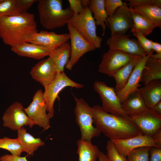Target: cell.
I'll return each mask as SVG.
<instances>
[{
    "instance_id": "f1b7e54d",
    "label": "cell",
    "mask_w": 161,
    "mask_h": 161,
    "mask_svg": "<svg viewBox=\"0 0 161 161\" xmlns=\"http://www.w3.org/2000/svg\"><path fill=\"white\" fill-rule=\"evenodd\" d=\"M129 8L133 21L131 31L133 33L138 31L145 37L150 34L156 27L132 8Z\"/></svg>"
},
{
    "instance_id": "4dcf8cb0",
    "label": "cell",
    "mask_w": 161,
    "mask_h": 161,
    "mask_svg": "<svg viewBox=\"0 0 161 161\" xmlns=\"http://www.w3.org/2000/svg\"><path fill=\"white\" fill-rule=\"evenodd\" d=\"M150 148L142 147L134 149L127 155V161H149Z\"/></svg>"
},
{
    "instance_id": "bcb514c9",
    "label": "cell",
    "mask_w": 161,
    "mask_h": 161,
    "mask_svg": "<svg viewBox=\"0 0 161 161\" xmlns=\"http://www.w3.org/2000/svg\"><path fill=\"white\" fill-rule=\"evenodd\" d=\"M81 2L83 7H89L90 4L89 0H81Z\"/></svg>"
},
{
    "instance_id": "b9f144b4",
    "label": "cell",
    "mask_w": 161,
    "mask_h": 161,
    "mask_svg": "<svg viewBox=\"0 0 161 161\" xmlns=\"http://www.w3.org/2000/svg\"><path fill=\"white\" fill-rule=\"evenodd\" d=\"M152 49L157 53H161V44L157 42L152 41Z\"/></svg>"
},
{
    "instance_id": "e0dca14e",
    "label": "cell",
    "mask_w": 161,
    "mask_h": 161,
    "mask_svg": "<svg viewBox=\"0 0 161 161\" xmlns=\"http://www.w3.org/2000/svg\"><path fill=\"white\" fill-rule=\"evenodd\" d=\"M30 73L32 78L44 88L54 80L57 72L53 60L49 56L36 64L32 68Z\"/></svg>"
},
{
    "instance_id": "836d02e7",
    "label": "cell",
    "mask_w": 161,
    "mask_h": 161,
    "mask_svg": "<svg viewBox=\"0 0 161 161\" xmlns=\"http://www.w3.org/2000/svg\"><path fill=\"white\" fill-rule=\"evenodd\" d=\"M133 33V35L137 38V41L147 55L153 52L154 51L152 49V41L146 38L138 31H136Z\"/></svg>"
},
{
    "instance_id": "3957f363",
    "label": "cell",
    "mask_w": 161,
    "mask_h": 161,
    "mask_svg": "<svg viewBox=\"0 0 161 161\" xmlns=\"http://www.w3.org/2000/svg\"><path fill=\"white\" fill-rule=\"evenodd\" d=\"M38 2L40 22L47 30L64 27L74 15L69 7L63 9L62 0H39Z\"/></svg>"
},
{
    "instance_id": "603a6c76",
    "label": "cell",
    "mask_w": 161,
    "mask_h": 161,
    "mask_svg": "<svg viewBox=\"0 0 161 161\" xmlns=\"http://www.w3.org/2000/svg\"><path fill=\"white\" fill-rule=\"evenodd\" d=\"M141 15L156 27L161 28V8L151 4H144L132 8Z\"/></svg>"
},
{
    "instance_id": "f35d334b",
    "label": "cell",
    "mask_w": 161,
    "mask_h": 161,
    "mask_svg": "<svg viewBox=\"0 0 161 161\" xmlns=\"http://www.w3.org/2000/svg\"><path fill=\"white\" fill-rule=\"evenodd\" d=\"M0 161H28L26 157L5 154L0 157Z\"/></svg>"
},
{
    "instance_id": "74e56055",
    "label": "cell",
    "mask_w": 161,
    "mask_h": 161,
    "mask_svg": "<svg viewBox=\"0 0 161 161\" xmlns=\"http://www.w3.org/2000/svg\"><path fill=\"white\" fill-rule=\"evenodd\" d=\"M149 161H161V148L151 147Z\"/></svg>"
},
{
    "instance_id": "ab89813d",
    "label": "cell",
    "mask_w": 161,
    "mask_h": 161,
    "mask_svg": "<svg viewBox=\"0 0 161 161\" xmlns=\"http://www.w3.org/2000/svg\"><path fill=\"white\" fill-rule=\"evenodd\" d=\"M129 3L127 4L129 8L144 4H152V0H127Z\"/></svg>"
},
{
    "instance_id": "d6a6232c",
    "label": "cell",
    "mask_w": 161,
    "mask_h": 161,
    "mask_svg": "<svg viewBox=\"0 0 161 161\" xmlns=\"http://www.w3.org/2000/svg\"><path fill=\"white\" fill-rule=\"evenodd\" d=\"M107 156L110 161H127L126 157L121 155L110 140L107 142Z\"/></svg>"
},
{
    "instance_id": "30bf717a",
    "label": "cell",
    "mask_w": 161,
    "mask_h": 161,
    "mask_svg": "<svg viewBox=\"0 0 161 161\" xmlns=\"http://www.w3.org/2000/svg\"><path fill=\"white\" fill-rule=\"evenodd\" d=\"M23 105L16 102L9 106L2 117L3 125L13 131H17L24 126L31 128L35 123L24 110Z\"/></svg>"
},
{
    "instance_id": "1f68e13d",
    "label": "cell",
    "mask_w": 161,
    "mask_h": 161,
    "mask_svg": "<svg viewBox=\"0 0 161 161\" xmlns=\"http://www.w3.org/2000/svg\"><path fill=\"white\" fill-rule=\"evenodd\" d=\"M18 13L15 0H0V18Z\"/></svg>"
},
{
    "instance_id": "f546056e",
    "label": "cell",
    "mask_w": 161,
    "mask_h": 161,
    "mask_svg": "<svg viewBox=\"0 0 161 161\" xmlns=\"http://www.w3.org/2000/svg\"><path fill=\"white\" fill-rule=\"evenodd\" d=\"M0 148L9 151L11 154L20 156L23 152L17 138L12 139L6 137L0 138Z\"/></svg>"
},
{
    "instance_id": "ba28073f",
    "label": "cell",
    "mask_w": 161,
    "mask_h": 161,
    "mask_svg": "<svg viewBox=\"0 0 161 161\" xmlns=\"http://www.w3.org/2000/svg\"><path fill=\"white\" fill-rule=\"evenodd\" d=\"M128 116L143 134L152 137L161 130V115L152 109L148 108Z\"/></svg>"
},
{
    "instance_id": "4fadbf2b",
    "label": "cell",
    "mask_w": 161,
    "mask_h": 161,
    "mask_svg": "<svg viewBox=\"0 0 161 161\" xmlns=\"http://www.w3.org/2000/svg\"><path fill=\"white\" fill-rule=\"evenodd\" d=\"M130 35L111 34L106 41V44L110 49L130 55L143 56L147 55L137 40L129 38Z\"/></svg>"
},
{
    "instance_id": "8fae6325",
    "label": "cell",
    "mask_w": 161,
    "mask_h": 161,
    "mask_svg": "<svg viewBox=\"0 0 161 161\" xmlns=\"http://www.w3.org/2000/svg\"><path fill=\"white\" fill-rule=\"evenodd\" d=\"M135 56L120 51L109 49L103 55L98 71L109 77H113L118 70Z\"/></svg>"
},
{
    "instance_id": "5bb4252c",
    "label": "cell",
    "mask_w": 161,
    "mask_h": 161,
    "mask_svg": "<svg viewBox=\"0 0 161 161\" xmlns=\"http://www.w3.org/2000/svg\"><path fill=\"white\" fill-rule=\"evenodd\" d=\"M107 21L111 29V34L125 35L128 30L132 27L133 21L131 14L126 1L108 17Z\"/></svg>"
},
{
    "instance_id": "8d00e7d4",
    "label": "cell",
    "mask_w": 161,
    "mask_h": 161,
    "mask_svg": "<svg viewBox=\"0 0 161 161\" xmlns=\"http://www.w3.org/2000/svg\"><path fill=\"white\" fill-rule=\"evenodd\" d=\"M69 7L73 12L74 14H78L81 13L84 10L81 0H68Z\"/></svg>"
},
{
    "instance_id": "484cf974",
    "label": "cell",
    "mask_w": 161,
    "mask_h": 161,
    "mask_svg": "<svg viewBox=\"0 0 161 161\" xmlns=\"http://www.w3.org/2000/svg\"><path fill=\"white\" fill-rule=\"evenodd\" d=\"M142 56H135L115 73L113 77L116 81L114 89L116 92L121 89L126 85L135 66Z\"/></svg>"
},
{
    "instance_id": "ffe728a7",
    "label": "cell",
    "mask_w": 161,
    "mask_h": 161,
    "mask_svg": "<svg viewBox=\"0 0 161 161\" xmlns=\"http://www.w3.org/2000/svg\"><path fill=\"white\" fill-rule=\"evenodd\" d=\"M140 93L148 108L152 109L161 100V80H152L139 87Z\"/></svg>"
},
{
    "instance_id": "52a82bcc",
    "label": "cell",
    "mask_w": 161,
    "mask_h": 161,
    "mask_svg": "<svg viewBox=\"0 0 161 161\" xmlns=\"http://www.w3.org/2000/svg\"><path fill=\"white\" fill-rule=\"evenodd\" d=\"M93 88L100 96L101 107L104 111L113 115L128 117L122 108L121 103L114 88L108 86L103 81H98L94 82Z\"/></svg>"
},
{
    "instance_id": "9a60e30c",
    "label": "cell",
    "mask_w": 161,
    "mask_h": 161,
    "mask_svg": "<svg viewBox=\"0 0 161 161\" xmlns=\"http://www.w3.org/2000/svg\"><path fill=\"white\" fill-rule=\"evenodd\" d=\"M153 53L142 57L135 66L126 85L121 89L116 92L121 103L136 92L141 86L140 83L143 71L148 58Z\"/></svg>"
},
{
    "instance_id": "f6af8a7d",
    "label": "cell",
    "mask_w": 161,
    "mask_h": 161,
    "mask_svg": "<svg viewBox=\"0 0 161 161\" xmlns=\"http://www.w3.org/2000/svg\"><path fill=\"white\" fill-rule=\"evenodd\" d=\"M152 4L157 7L161 8V0H152Z\"/></svg>"
},
{
    "instance_id": "60d3db41",
    "label": "cell",
    "mask_w": 161,
    "mask_h": 161,
    "mask_svg": "<svg viewBox=\"0 0 161 161\" xmlns=\"http://www.w3.org/2000/svg\"><path fill=\"white\" fill-rule=\"evenodd\" d=\"M152 137L156 141L158 148H161V130L157 132Z\"/></svg>"
},
{
    "instance_id": "9c48e42d",
    "label": "cell",
    "mask_w": 161,
    "mask_h": 161,
    "mask_svg": "<svg viewBox=\"0 0 161 161\" xmlns=\"http://www.w3.org/2000/svg\"><path fill=\"white\" fill-rule=\"evenodd\" d=\"M24 110L28 117L35 123L46 130L50 128V118L48 114L47 107L43 97V92L38 89L35 93L31 103Z\"/></svg>"
},
{
    "instance_id": "7dc6e473",
    "label": "cell",
    "mask_w": 161,
    "mask_h": 161,
    "mask_svg": "<svg viewBox=\"0 0 161 161\" xmlns=\"http://www.w3.org/2000/svg\"><path fill=\"white\" fill-rule=\"evenodd\" d=\"M151 56L161 60V53L153 54V53L151 54Z\"/></svg>"
},
{
    "instance_id": "d6986e66",
    "label": "cell",
    "mask_w": 161,
    "mask_h": 161,
    "mask_svg": "<svg viewBox=\"0 0 161 161\" xmlns=\"http://www.w3.org/2000/svg\"><path fill=\"white\" fill-rule=\"evenodd\" d=\"M11 47L12 51L20 56L36 59L49 56L52 51L47 47L30 42L24 43Z\"/></svg>"
},
{
    "instance_id": "8992f818",
    "label": "cell",
    "mask_w": 161,
    "mask_h": 161,
    "mask_svg": "<svg viewBox=\"0 0 161 161\" xmlns=\"http://www.w3.org/2000/svg\"><path fill=\"white\" fill-rule=\"evenodd\" d=\"M67 86L80 89L83 88L84 85L74 82L64 72H57L53 81L44 88L43 97L45 102L47 113L50 119L54 115V105L58 94L63 89Z\"/></svg>"
},
{
    "instance_id": "6da1fadb",
    "label": "cell",
    "mask_w": 161,
    "mask_h": 161,
    "mask_svg": "<svg viewBox=\"0 0 161 161\" xmlns=\"http://www.w3.org/2000/svg\"><path fill=\"white\" fill-rule=\"evenodd\" d=\"M38 32L33 14L23 13L0 18V37L5 44L11 47L28 42Z\"/></svg>"
},
{
    "instance_id": "7bdbcfd3",
    "label": "cell",
    "mask_w": 161,
    "mask_h": 161,
    "mask_svg": "<svg viewBox=\"0 0 161 161\" xmlns=\"http://www.w3.org/2000/svg\"><path fill=\"white\" fill-rule=\"evenodd\" d=\"M97 158L99 161H110L107 155L100 151L98 154Z\"/></svg>"
},
{
    "instance_id": "5b68a950",
    "label": "cell",
    "mask_w": 161,
    "mask_h": 161,
    "mask_svg": "<svg viewBox=\"0 0 161 161\" xmlns=\"http://www.w3.org/2000/svg\"><path fill=\"white\" fill-rule=\"evenodd\" d=\"M73 95L75 103L74 112L76 123L80 129V139L91 141L92 138L99 136L101 133L93 125L91 107L83 98Z\"/></svg>"
},
{
    "instance_id": "cb8c5ba5",
    "label": "cell",
    "mask_w": 161,
    "mask_h": 161,
    "mask_svg": "<svg viewBox=\"0 0 161 161\" xmlns=\"http://www.w3.org/2000/svg\"><path fill=\"white\" fill-rule=\"evenodd\" d=\"M71 56L70 44L67 42L58 48L52 50L49 56L53 60L57 72H64V68Z\"/></svg>"
},
{
    "instance_id": "2e32d148",
    "label": "cell",
    "mask_w": 161,
    "mask_h": 161,
    "mask_svg": "<svg viewBox=\"0 0 161 161\" xmlns=\"http://www.w3.org/2000/svg\"><path fill=\"white\" fill-rule=\"evenodd\" d=\"M110 140L119 154L125 157L131 151L139 147L158 148L156 141L152 137L142 134L126 139Z\"/></svg>"
},
{
    "instance_id": "7a4b0ae2",
    "label": "cell",
    "mask_w": 161,
    "mask_h": 161,
    "mask_svg": "<svg viewBox=\"0 0 161 161\" xmlns=\"http://www.w3.org/2000/svg\"><path fill=\"white\" fill-rule=\"evenodd\" d=\"M93 124L110 140L131 137L142 134L128 117L113 115L98 105L91 107Z\"/></svg>"
},
{
    "instance_id": "4316f807",
    "label": "cell",
    "mask_w": 161,
    "mask_h": 161,
    "mask_svg": "<svg viewBox=\"0 0 161 161\" xmlns=\"http://www.w3.org/2000/svg\"><path fill=\"white\" fill-rule=\"evenodd\" d=\"M121 107L128 116L138 113L148 108L137 91L121 103Z\"/></svg>"
},
{
    "instance_id": "277c9868",
    "label": "cell",
    "mask_w": 161,
    "mask_h": 161,
    "mask_svg": "<svg viewBox=\"0 0 161 161\" xmlns=\"http://www.w3.org/2000/svg\"><path fill=\"white\" fill-rule=\"evenodd\" d=\"M68 24L74 27L95 49L101 46L103 39L97 36L96 25L92 13L89 7L78 14H74Z\"/></svg>"
},
{
    "instance_id": "d4e9b609",
    "label": "cell",
    "mask_w": 161,
    "mask_h": 161,
    "mask_svg": "<svg viewBox=\"0 0 161 161\" xmlns=\"http://www.w3.org/2000/svg\"><path fill=\"white\" fill-rule=\"evenodd\" d=\"M77 153L79 161H96L100 151L98 147L91 141L80 139L77 141Z\"/></svg>"
},
{
    "instance_id": "ac0fdd59",
    "label": "cell",
    "mask_w": 161,
    "mask_h": 161,
    "mask_svg": "<svg viewBox=\"0 0 161 161\" xmlns=\"http://www.w3.org/2000/svg\"><path fill=\"white\" fill-rule=\"evenodd\" d=\"M70 39L69 33L58 34L54 32L41 30L34 34L28 42L47 47L52 51L68 42Z\"/></svg>"
},
{
    "instance_id": "83f0119b",
    "label": "cell",
    "mask_w": 161,
    "mask_h": 161,
    "mask_svg": "<svg viewBox=\"0 0 161 161\" xmlns=\"http://www.w3.org/2000/svg\"><path fill=\"white\" fill-rule=\"evenodd\" d=\"M95 21L96 26H100L103 30L102 36L105 34L106 25L109 28L107 19L108 18L105 8L104 0H90L89 7Z\"/></svg>"
},
{
    "instance_id": "7402d4cb",
    "label": "cell",
    "mask_w": 161,
    "mask_h": 161,
    "mask_svg": "<svg viewBox=\"0 0 161 161\" xmlns=\"http://www.w3.org/2000/svg\"><path fill=\"white\" fill-rule=\"evenodd\" d=\"M155 80H161V60L150 55L143 71L141 82L145 85Z\"/></svg>"
},
{
    "instance_id": "44dd1931",
    "label": "cell",
    "mask_w": 161,
    "mask_h": 161,
    "mask_svg": "<svg viewBox=\"0 0 161 161\" xmlns=\"http://www.w3.org/2000/svg\"><path fill=\"white\" fill-rule=\"evenodd\" d=\"M18 139L23 152L28 155L32 156L34 151L40 147L44 146L45 143L40 138H35L27 131L23 127L17 131Z\"/></svg>"
},
{
    "instance_id": "ee69618b",
    "label": "cell",
    "mask_w": 161,
    "mask_h": 161,
    "mask_svg": "<svg viewBox=\"0 0 161 161\" xmlns=\"http://www.w3.org/2000/svg\"><path fill=\"white\" fill-rule=\"evenodd\" d=\"M152 109L157 114L161 115V100L155 104Z\"/></svg>"
},
{
    "instance_id": "d590c367",
    "label": "cell",
    "mask_w": 161,
    "mask_h": 161,
    "mask_svg": "<svg viewBox=\"0 0 161 161\" xmlns=\"http://www.w3.org/2000/svg\"><path fill=\"white\" fill-rule=\"evenodd\" d=\"M16 7L19 13L27 12V10L37 0H15Z\"/></svg>"
},
{
    "instance_id": "e575fe53",
    "label": "cell",
    "mask_w": 161,
    "mask_h": 161,
    "mask_svg": "<svg viewBox=\"0 0 161 161\" xmlns=\"http://www.w3.org/2000/svg\"><path fill=\"white\" fill-rule=\"evenodd\" d=\"M121 0H104V5L107 16H111L116 10L123 4Z\"/></svg>"
},
{
    "instance_id": "7c38bea8",
    "label": "cell",
    "mask_w": 161,
    "mask_h": 161,
    "mask_svg": "<svg viewBox=\"0 0 161 161\" xmlns=\"http://www.w3.org/2000/svg\"><path fill=\"white\" fill-rule=\"evenodd\" d=\"M67 25L71 40V56L65 67L71 71L83 55L95 49L74 27Z\"/></svg>"
}]
</instances>
